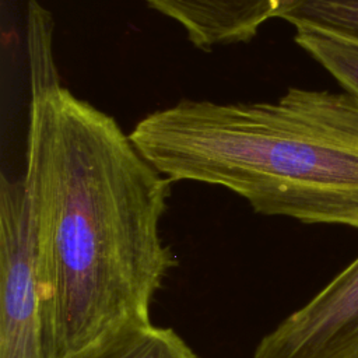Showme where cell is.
I'll return each instance as SVG.
<instances>
[{
    "label": "cell",
    "mask_w": 358,
    "mask_h": 358,
    "mask_svg": "<svg viewBox=\"0 0 358 358\" xmlns=\"http://www.w3.org/2000/svg\"><path fill=\"white\" fill-rule=\"evenodd\" d=\"M27 166L39 252L45 358H67L150 306L176 264L159 234L172 180L117 122L29 53Z\"/></svg>",
    "instance_id": "cell-1"
},
{
    "label": "cell",
    "mask_w": 358,
    "mask_h": 358,
    "mask_svg": "<svg viewBox=\"0 0 358 358\" xmlns=\"http://www.w3.org/2000/svg\"><path fill=\"white\" fill-rule=\"evenodd\" d=\"M161 173L229 189L264 215L358 229V99L288 88L274 102L183 99L129 133Z\"/></svg>",
    "instance_id": "cell-2"
},
{
    "label": "cell",
    "mask_w": 358,
    "mask_h": 358,
    "mask_svg": "<svg viewBox=\"0 0 358 358\" xmlns=\"http://www.w3.org/2000/svg\"><path fill=\"white\" fill-rule=\"evenodd\" d=\"M0 358H45L35 214L22 179L0 182Z\"/></svg>",
    "instance_id": "cell-3"
},
{
    "label": "cell",
    "mask_w": 358,
    "mask_h": 358,
    "mask_svg": "<svg viewBox=\"0 0 358 358\" xmlns=\"http://www.w3.org/2000/svg\"><path fill=\"white\" fill-rule=\"evenodd\" d=\"M253 358H358V257L267 333Z\"/></svg>",
    "instance_id": "cell-4"
},
{
    "label": "cell",
    "mask_w": 358,
    "mask_h": 358,
    "mask_svg": "<svg viewBox=\"0 0 358 358\" xmlns=\"http://www.w3.org/2000/svg\"><path fill=\"white\" fill-rule=\"evenodd\" d=\"M294 0H147L176 21L199 49L250 41L263 22L281 18Z\"/></svg>",
    "instance_id": "cell-5"
},
{
    "label": "cell",
    "mask_w": 358,
    "mask_h": 358,
    "mask_svg": "<svg viewBox=\"0 0 358 358\" xmlns=\"http://www.w3.org/2000/svg\"><path fill=\"white\" fill-rule=\"evenodd\" d=\"M67 358H200L169 327H158L150 317H129L105 330Z\"/></svg>",
    "instance_id": "cell-6"
},
{
    "label": "cell",
    "mask_w": 358,
    "mask_h": 358,
    "mask_svg": "<svg viewBox=\"0 0 358 358\" xmlns=\"http://www.w3.org/2000/svg\"><path fill=\"white\" fill-rule=\"evenodd\" d=\"M295 42L358 99V43L310 28H295Z\"/></svg>",
    "instance_id": "cell-7"
},
{
    "label": "cell",
    "mask_w": 358,
    "mask_h": 358,
    "mask_svg": "<svg viewBox=\"0 0 358 358\" xmlns=\"http://www.w3.org/2000/svg\"><path fill=\"white\" fill-rule=\"evenodd\" d=\"M281 20L358 43V0H294Z\"/></svg>",
    "instance_id": "cell-8"
}]
</instances>
